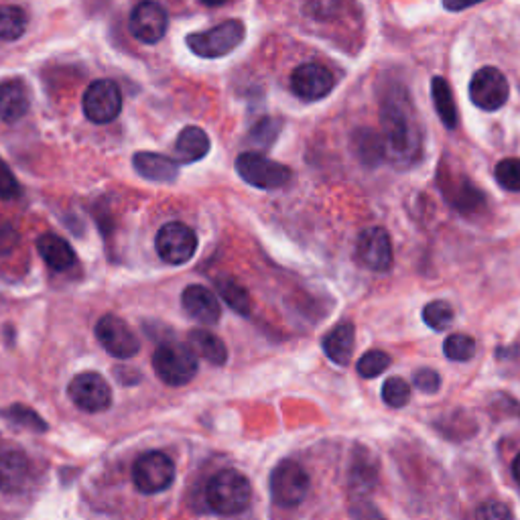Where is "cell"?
<instances>
[{
	"mask_svg": "<svg viewBox=\"0 0 520 520\" xmlns=\"http://www.w3.org/2000/svg\"><path fill=\"white\" fill-rule=\"evenodd\" d=\"M386 157L399 167L415 165L423 155L421 128L405 94L390 92L380 106Z\"/></svg>",
	"mask_w": 520,
	"mask_h": 520,
	"instance_id": "obj_1",
	"label": "cell"
},
{
	"mask_svg": "<svg viewBox=\"0 0 520 520\" xmlns=\"http://www.w3.org/2000/svg\"><path fill=\"white\" fill-rule=\"evenodd\" d=\"M206 500L218 514L234 516L244 512L252 502V486L246 476L234 470L216 474L206 488Z\"/></svg>",
	"mask_w": 520,
	"mask_h": 520,
	"instance_id": "obj_2",
	"label": "cell"
},
{
	"mask_svg": "<svg viewBox=\"0 0 520 520\" xmlns=\"http://www.w3.org/2000/svg\"><path fill=\"white\" fill-rule=\"evenodd\" d=\"M155 374L169 386H183L198 374V356L187 346L161 344L153 354Z\"/></svg>",
	"mask_w": 520,
	"mask_h": 520,
	"instance_id": "obj_3",
	"label": "cell"
},
{
	"mask_svg": "<svg viewBox=\"0 0 520 520\" xmlns=\"http://www.w3.org/2000/svg\"><path fill=\"white\" fill-rule=\"evenodd\" d=\"M246 29L240 21H224L210 31L187 35V47L204 59H218L232 53L244 41Z\"/></svg>",
	"mask_w": 520,
	"mask_h": 520,
	"instance_id": "obj_4",
	"label": "cell"
},
{
	"mask_svg": "<svg viewBox=\"0 0 520 520\" xmlns=\"http://www.w3.org/2000/svg\"><path fill=\"white\" fill-rule=\"evenodd\" d=\"M238 175L252 187L279 189L289 183L291 169L258 153H242L236 159Z\"/></svg>",
	"mask_w": 520,
	"mask_h": 520,
	"instance_id": "obj_5",
	"label": "cell"
},
{
	"mask_svg": "<svg viewBox=\"0 0 520 520\" xmlns=\"http://www.w3.org/2000/svg\"><path fill=\"white\" fill-rule=\"evenodd\" d=\"M309 494V476L293 460L281 462L271 474V496L281 508H297Z\"/></svg>",
	"mask_w": 520,
	"mask_h": 520,
	"instance_id": "obj_6",
	"label": "cell"
},
{
	"mask_svg": "<svg viewBox=\"0 0 520 520\" xmlns=\"http://www.w3.org/2000/svg\"><path fill=\"white\" fill-rule=\"evenodd\" d=\"M175 480V466L161 451L141 455L133 468V482L143 494L165 492Z\"/></svg>",
	"mask_w": 520,
	"mask_h": 520,
	"instance_id": "obj_7",
	"label": "cell"
},
{
	"mask_svg": "<svg viewBox=\"0 0 520 520\" xmlns=\"http://www.w3.org/2000/svg\"><path fill=\"white\" fill-rule=\"evenodd\" d=\"M155 246L165 263L185 265L198 250V236L181 222H169L157 232Z\"/></svg>",
	"mask_w": 520,
	"mask_h": 520,
	"instance_id": "obj_8",
	"label": "cell"
},
{
	"mask_svg": "<svg viewBox=\"0 0 520 520\" xmlns=\"http://www.w3.org/2000/svg\"><path fill=\"white\" fill-rule=\"evenodd\" d=\"M68 395L84 413H102L112 405V390L98 372L78 374L68 386Z\"/></svg>",
	"mask_w": 520,
	"mask_h": 520,
	"instance_id": "obj_9",
	"label": "cell"
},
{
	"mask_svg": "<svg viewBox=\"0 0 520 520\" xmlns=\"http://www.w3.org/2000/svg\"><path fill=\"white\" fill-rule=\"evenodd\" d=\"M358 263L374 273H388L393 267V244L384 228L372 226L360 232L356 242Z\"/></svg>",
	"mask_w": 520,
	"mask_h": 520,
	"instance_id": "obj_10",
	"label": "cell"
},
{
	"mask_svg": "<svg viewBox=\"0 0 520 520\" xmlns=\"http://www.w3.org/2000/svg\"><path fill=\"white\" fill-rule=\"evenodd\" d=\"M96 338L100 346L114 358L128 360L139 354V338L128 328L126 321L116 315H104L96 323Z\"/></svg>",
	"mask_w": 520,
	"mask_h": 520,
	"instance_id": "obj_11",
	"label": "cell"
},
{
	"mask_svg": "<svg viewBox=\"0 0 520 520\" xmlns=\"http://www.w3.org/2000/svg\"><path fill=\"white\" fill-rule=\"evenodd\" d=\"M510 96L506 76L496 68H482L470 82V100L486 112L500 110Z\"/></svg>",
	"mask_w": 520,
	"mask_h": 520,
	"instance_id": "obj_12",
	"label": "cell"
},
{
	"mask_svg": "<svg viewBox=\"0 0 520 520\" xmlns=\"http://www.w3.org/2000/svg\"><path fill=\"white\" fill-rule=\"evenodd\" d=\"M122 110L120 88L110 80H96L84 94V114L94 124H108Z\"/></svg>",
	"mask_w": 520,
	"mask_h": 520,
	"instance_id": "obj_13",
	"label": "cell"
},
{
	"mask_svg": "<svg viewBox=\"0 0 520 520\" xmlns=\"http://www.w3.org/2000/svg\"><path fill=\"white\" fill-rule=\"evenodd\" d=\"M336 86L334 74L319 63H303L291 76V90L305 102H315L328 96Z\"/></svg>",
	"mask_w": 520,
	"mask_h": 520,
	"instance_id": "obj_14",
	"label": "cell"
},
{
	"mask_svg": "<svg viewBox=\"0 0 520 520\" xmlns=\"http://www.w3.org/2000/svg\"><path fill=\"white\" fill-rule=\"evenodd\" d=\"M128 27L139 41L147 45L159 43L167 33V13L155 0H143L130 15Z\"/></svg>",
	"mask_w": 520,
	"mask_h": 520,
	"instance_id": "obj_15",
	"label": "cell"
},
{
	"mask_svg": "<svg viewBox=\"0 0 520 520\" xmlns=\"http://www.w3.org/2000/svg\"><path fill=\"white\" fill-rule=\"evenodd\" d=\"M181 303L185 313L202 325H214L222 317V307L216 293H212L204 285L185 287L181 295Z\"/></svg>",
	"mask_w": 520,
	"mask_h": 520,
	"instance_id": "obj_16",
	"label": "cell"
},
{
	"mask_svg": "<svg viewBox=\"0 0 520 520\" xmlns=\"http://www.w3.org/2000/svg\"><path fill=\"white\" fill-rule=\"evenodd\" d=\"M441 187L447 202L455 208L460 210L462 214H474L480 212L486 206V198L484 193L470 181V179H445L441 177Z\"/></svg>",
	"mask_w": 520,
	"mask_h": 520,
	"instance_id": "obj_17",
	"label": "cell"
},
{
	"mask_svg": "<svg viewBox=\"0 0 520 520\" xmlns=\"http://www.w3.org/2000/svg\"><path fill=\"white\" fill-rule=\"evenodd\" d=\"M31 474V464L21 451H7L0 455V492L17 494L25 490Z\"/></svg>",
	"mask_w": 520,
	"mask_h": 520,
	"instance_id": "obj_18",
	"label": "cell"
},
{
	"mask_svg": "<svg viewBox=\"0 0 520 520\" xmlns=\"http://www.w3.org/2000/svg\"><path fill=\"white\" fill-rule=\"evenodd\" d=\"M37 250L47 263V267L53 271H68L78 263L76 252L68 244V240H63L61 236L55 234H43L37 240Z\"/></svg>",
	"mask_w": 520,
	"mask_h": 520,
	"instance_id": "obj_19",
	"label": "cell"
},
{
	"mask_svg": "<svg viewBox=\"0 0 520 520\" xmlns=\"http://www.w3.org/2000/svg\"><path fill=\"white\" fill-rule=\"evenodd\" d=\"M354 338L356 330L352 321H342L323 338V352L338 366H348L354 354Z\"/></svg>",
	"mask_w": 520,
	"mask_h": 520,
	"instance_id": "obj_20",
	"label": "cell"
},
{
	"mask_svg": "<svg viewBox=\"0 0 520 520\" xmlns=\"http://www.w3.org/2000/svg\"><path fill=\"white\" fill-rule=\"evenodd\" d=\"M210 153V137L200 126H185L175 143L179 163H195Z\"/></svg>",
	"mask_w": 520,
	"mask_h": 520,
	"instance_id": "obj_21",
	"label": "cell"
},
{
	"mask_svg": "<svg viewBox=\"0 0 520 520\" xmlns=\"http://www.w3.org/2000/svg\"><path fill=\"white\" fill-rule=\"evenodd\" d=\"M135 171L151 181H173L179 175V161L159 153H137L133 157Z\"/></svg>",
	"mask_w": 520,
	"mask_h": 520,
	"instance_id": "obj_22",
	"label": "cell"
},
{
	"mask_svg": "<svg viewBox=\"0 0 520 520\" xmlns=\"http://www.w3.org/2000/svg\"><path fill=\"white\" fill-rule=\"evenodd\" d=\"M352 151L362 165L378 167L386 157V143L372 128H358L352 135Z\"/></svg>",
	"mask_w": 520,
	"mask_h": 520,
	"instance_id": "obj_23",
	"label": "cell"
},
{
	"mask_svg": "<svg viewBox=\"0 0 520 520\" xmlns=\"http://www.w3.org/2000/svg\"><path fill=\"white\" fill-rule=\"evenodd\" d=\"M187 346L193 350L195 356L204 358L214 366H224L228 360L226 344L208 330H191L187 336Z\"/></svg>",
	"mask_w": 520,
	"mask_h": 520,
	"instance_id": "obj_24",
	"label": "cell"
},
{
	"mask_svg": "<svg viewBox=\"0 0 520 520\" xmlns=\"http://www.w3.org/2000/svg\"><path fill=\"white\" fill-rule=\"evenodd\" d=\"M29 110V94L27 88L13 80L0 84V120L3 122H17Z\"/></svg>",
	"mask_w": 520,
	"mask_h": 520,
	"instance_id": "obj_25",
	"label": "cell"
},
{
	"mask_svg": "<svg viewBox=\"0 0 520 520\" xmlns=\"http://www.w3.org/2000/svg\"><path fill=\"white\" fill-rule=\"evenodd\" d=\"M431 96H433V106H435L437 116L441 118V122L449 130H453L455 126L460 124V114H458V106H455L451 88H449L445 78H439V76L433 78V82H431Z\"/></svg>",
	"mask_w": 520,
	"mask_h": 520,
	"instance_id": "obj_26",
	"label": "cell"
},
{
	"mask_svg": "<svg viewBox=\"0 0 520 520\" xmlns=\"http://www.w3.org/2000/svg\"><path fill=\"white\" fill-rule=\"evenodd\" d=\"M376 482H378V470H376L372 455L370 453L358 455V458L354 460L352 470H350L352 492H356L358 496H366L376 488Z\"/></svg>",
	"mask_w": 520,
	"mask_h": 520,
	"instance_id": "obj_27",
	"label": "cell"
},
{
	"mask_svg": "<svg viewBox=\"0 0 520 520\" xmlns=\"http://www.w3.org/2000/svg\"><path fill=\"white\" fill-rule=\"evenodd\" d=\"M216 289H218L220 297L230 305L232 311H236L240 315H248L250 313V307H252L250 295L236 279L220 277V279H216Z\"/></svg>",
	"mask_w": 520,
	"mask_h": 520,
	"instance_id": "obj_28",
	"label": "cell"
},
{
	"mask_svg": "<svg viewBox=\"0 0 520 520\" xmlns=\"http://www.w3.org/2000/svg\"><path fill=\"white\" fill-rule=\"evenodd\" d=\"M27 31V13L21 7H0V39L17 41Z\"/></svg>",
	"mask_w": 520,
	"mask_h": 520,
	"instance_id": "obj_29",
	"label": "cell"
},
{
	"mask_svg": "<svg viewBox=\"0 0 520 520\" xmlns=\"http://www.w3.org/2000/svg\"><path fill=\"white\" fill-rule=\"evenodd\" d=\"M443 354L451 362H470L476 354V342L466 334H451L443 342Z\"/></svg>",
	"mask_w": 520,
	"mask_h": 520,
	"instance_id": "obj_30",
	"label": "cell"
},
{
	"mask_svg": "<svg viewBox=\"0 0 520 520\" xmlns=\"http://www.w3.org/2000/svg\"><path fill=\"white\" fill-rule=\"evenodd\" d=\"M382 401L390 409H403L411 401L409 384L403 378H399V376L388 378L382 384Z\"/></svg>",
	"mask_w": 520,
	"mask_h": 520,
	"instance_id": "obj_31",
	"label": "cell"
},
{
	"mask_svg": "<svg viewBox=\"0 0 520 520\" xmlns=\"http://www.w3.org/2000/svg\"><path fill=\"white\" fill-rule=\"evenodd\" d=\"M423 321L433 332H443L453 321V309L447 301H431L423 307Z\"/></svg>",
	"mask_w": 520,
	"mask_h": 520,
	"instance_id": "obj_32",
	"label": "cell"
},
{
	"mask_svg": "<svg viewBox=\"0 0 520 520\" xmlns=\"http://www.w3.org/2000/svg\"><path fill=\"white\" fill-rule=\"evenodd\" d=\"M390 362H393V358H390L386 352L370 350L362 354V358L356 364V370L362 378H376L390 366Z\"/></svg>",
	"mask_w": 520,
	"mask_h": 520,
	"instance_id": "obj_33",
	"label": "cell"
},
{
	"mask_svg": "<svg viewBox=\"0 0 520 520\" xmlns=\"http://www.w3.org/2000/svg\"><path fill=\"white\" fill-rule=\"evenodd\" d=\"M496 181L500 183L502 189L512 191V193H520V159L510 157L504 159L496 165Z\"/></svg>",
	"mask_w": 520,
	"mask_h": 520,
	"instance_id": "obj_34",
	"label": "cell"
},
{
	"mask_svg": "<svg viewBox=\"0 0 520 520\" xmlns=\"http://www.w3.org/2000/svg\"><path fill=\"white\" fill-rule=\"evenodd\" d=\"M281 120L277 118H265L260 120L254 128H252V139L260 145V147H271L275 143V139L279 137L281 133Z\"/></svg>",
	"mask_w": 520,
	"mask_h": 520,
	"instance_id": "obj_35",
	"label": "cell"
},
{
	"mask_svg": "<svg viewBox=\"0 0 520 520\" xmlns=\"http://www.w3.org/2000/svg\"><path fill=\"white\" fill-rule=\"evenodd\" d=\"M7 419H11L15 425H21V427H27V429H33V431H45V421L31 409L23 407V405H15L11 407L9 411L3 413Z\"/></svg>",
	"mask_w": 520,
	"mask_h": 520,
	"instance_id": "obj_36",
	"label": "cell"
},
{
	"mask_svg": "<svg viewBox=\"0 0 520 520\" xmlns=\"http://www.w3.org/2000/svg\"><path fill=\"white\" fill-rule=\"evenodd\" d=\"M21 195V185L13 171L7 167V163L0 159V198L3 200H15Z\"/></svg>",
	"mask_w": 520,
	"mask_h": 520,
	"instance_id": "obj_37",
	"label": "cell"
},
{
	"mask_svg": "<svg viewBox=\"0 0 520 520\" xmlns=\"http://www.w3.org/2000/svg\"><path fill=\"white\" fill-rule=\"evenodd\" d=\"M413 382L421 390V393H427V395H435L437 390L441 388V376L433 368H419L413 374Z\"/></svg>",
	"mask_w": 520,
	"mask_h": 520,
	"instance_id": "obj_38",
	"label": "cell"
},
{
	"mask_svg": "<svg viewBox=\"0 0 520 520\" xmlns=\"http://www.w3.org/2000/svg\"><path fill=\"white\" fill-rule=\"evenodd\" d=\"M476 516L484 520H502L512 518V510L502 502H486L476 510Z\"/></svg>",
	"mask_w": 520,
	"mask_h": 520,
	"instance_id": "obj_39",
	"label": "cell"
},
{
	"mask_svg": "<svg viewBox=\"0 0 520 520\" xmlns=\"http://www.w3.org/2000/svg\"><path fill=\"white\" fill-rule=\"evenodd\" d=\"M309 9L317 19H330L338 9V0H311Z\"/></svg>",
	"mask_w": 520,
	"mask_h": 520,
	"instance_id": "obj_40",
	"label": "cell"
},
{
	"mask_svg": "<svg viewBox=\"0 0 520 520\" xmlns=\"http://www.w3.org/2000/svg\"><path fill=\"white\" fill-rule=\"evenodd\" d=\"M484 3V0H443V7L449 11V13H462L470 7H476Z\"/></svg>",
	"mask_w": 520,
	"mask_h": 520,
	"instance_id": "obj_41",
	"label": "cell"
},
{
	"mask_svg": "<svg viewBox=\"0 0 520 520\" xmlns=\"http://www.w3.org/2000/svg\"><path fill=\"white\" fill-rule=\"evenodd\" d=\"M17 242V234L13 232L11 226H3L0 228V246H3V252L11 250V246Z\"/></svg>",
	"mask_w": 520,
	"mask_h": 520,
	"instance_id": "obj_42",
	"label": "cell"
},
{
	"mask_svg": "<svg viewBox=\"0 0 520 520\" xmlns=\"http://www.w3.org/2000/svg\"><path fill=\"white\" fill-rule=\"evenodd\" d=\"M512 476H514L516 484L520 486V453L516 455V458H514V462H512Z\"/></svg>",
	"mask_w": 520,
	"mask_h": 520,
	"instance_id": "obj_43",
	"label": "cell"
},
{
	"mask_svg": "<svg viewBox=\"0 0 520 520\" xmlns=\"http://www.w3.org/2000/svg\"><path fill=\"white\" fill-rule=\"evenodd\" d=\"M202 3L208 5V7H220V5L228 3V0H202Z\"/></svg>",
	"mask_w": 520,
	"mask_h": 520,
	"instance_id": "obj_44",
	"label": "cell"
}]
</instances>
